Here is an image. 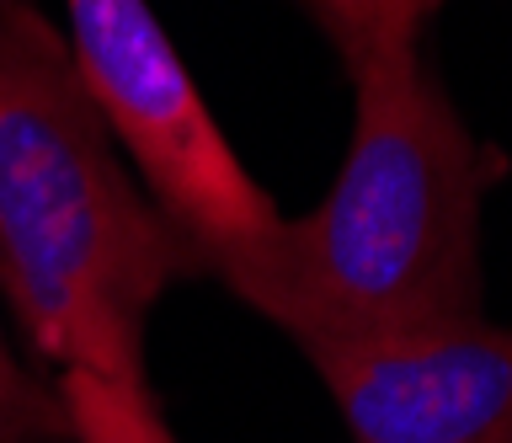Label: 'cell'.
<instances>
[{"label":"cell","mask_w":512,"mask_h":443,"mask_svg":"<svg viewBox=\"0 0 512 443\" xmlns=\"http://www.w3.org/2000/svg\"><path fill=\"white\" fill-rule=\"evenodd\" d=\"M352 139L331 193L203 267L304 358L480 321V203L502 161L475 145L416 43L347 65Z\"/></svg>","instance_id":"1"},{"label":"cell","mask_w":512,"mask_h":443,"mask_svg":"<svg viewBox=\"0 0 512 443\" xmlns=\"http://www.w3.org/2000/svg\"><path fill=\"white\" fill-rule=\"evenodd\" d=\"M198 262L118 161L70 38L0 0V294L59 374L144 385V321Z\"/></svg>","instance_id":"2"},{"label":"cell","mask_w":512,"mask_h":443,"mask_svg":"<svg viewBox=\"0 0 512 443\" xmlns=\"http://www.w3.org/2000/svg\"><path fill=\"white\" fill-rule=\"evenodd\" d=\"M70 54L91 102L102 107L112 145L134 155L144 198L166 214L203 267L251 246L278 225V203L235 161L230 139L208 118L182 54L144 0H64Z\"/></svg>","instance_id":"3"},{"label":"cell","mask_w":512,"mask_h":443,"mask_svg":"<svg viewBox=\"0 0 512 443\" xmlns=\"http://www.w3.org/2000/svg\"><path fill=\"white\" fill-rule=\"evenodd\" d=\"M352 443H512V326H454L310 358Z\"/></svg>","instance_id":"4"},{"label":"cell","mask_w":512,"mask_h":443,"mask_svg":"<svg viewBox=\"0 0 512 443\" xmlns=\"http://www.w3.org/2000/svg\"><path fill=\"white\" fill-rule=\"evenodd\" d=\"M70 411V443H182L160 417L150 385H118L102 374H59Z\"/></svg>","instance_id":"5"},{"label":"cell","mask_w":512,"mask_h":443,"mask_svg":"<svg viewBox=\"0 0 512 443\" xmlns=\"http://www.w3.org/2000/svg\"><path fill=\"white\" fill-rule=\"evenodd\" d=\"M304 6L331 33L336 54L352 65L384 43H416L443 0H304Z\"/></svg>","instance_id":"6"},{"label":"cell","mask_w":512,"mask_h":443,"mask_svg":"<svg viewBox=\"0 0 512 443\" xmlns=\"http://www.w3.org/2000/svg\"><path fill=\"white\" fill-rule=\"evenodd\" d=\"M0 443H70L59 379L48 385L0 342Z\"/></svg>","instance_id":"7"}]
</instances>
